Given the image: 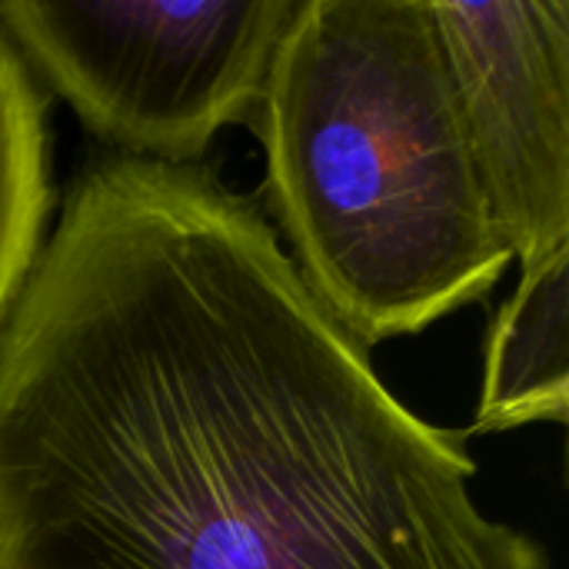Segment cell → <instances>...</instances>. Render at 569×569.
<instances>
[{
	"mask_svg": "<svg viewBox=\"0 0 569 569\" xmlns=\"http://www.w3.org/2000/svg\"><path fill=\"white\" fill-rule=\"evenodd\" d=\"M210 170L103 157L0 333V569H553Z\"/></svg>",
	"mask_w": 569,
	"mask_h": 569,
	"instance_id": "cell-1",
	"label": "cell"
},
{
	"mask_svg": "<svg viewBox=\"0 0 569 569\" xmlns=\"http://www.w3.org/2000/svg\"><path fill=\"white\" fill-rule=\"evenodd\" d=\"M253 127L287 257L367 350L487 300L513 263L427 0H300Z\"/></svg>",
	"mask_w": 569,
	"mask_h": 569,
	"instance_id": "cell-2",
	"label": "cell"
},
{
	"mask_svg": "<svg viewBox=\"0 0 569 569\" xmlns=\"http://www.w3.org/2000/svg\"><path fill=\"white\" fill-rule=\"evenodd\" d=\"M300 0H0V33L117 157L197 163L250 123Z\"/></svg>",
	"mask_w": 569,
	"mask_h": 569,
	"instance_id": "cell-3",
	"label": "cell"
},
{
	"mask_svg": "<svg viewBox=\"0 0 569 569\" xmlns=\"http://www.w3.org/2000/svg\"><path fill=\"white\" fill-rule=\"evenodd\" d=\"M490 217L520 273L569 247V3H433Z\"/></svg>",
	"mask_w": 569,
	"mask_h": 569,
	"instance_id": "cell-4",
	"label": "cell"
},
{
	"mask_svg": "<svg viewBox=\"0 0 569 569\" xmlns=\"http://www.w3.org/2000/svg\"><path fill=\"white\" fill-rule=\"evenodd\" d=\"M569 247L523 270L497 310L487 347L473 430L507 433L537 423L563 427L569 413Z\"/></svg>",
	"mask_w": 569,
	"mask_h": 569,
	"instance_id": "cell-5",
	"label": "cell"
},
{
	"mask_svg": "<svg viewBox=\"0 0 569 569\" xmlns=\"http://www.w3.org/2000/svg\"><path fill=\"white\" fill-rule=\"evenodd\" d=\"M47 97L0 33V333L50 230Z\"/></svg>",
	"mask_w": 569,
	"mask_h": 569,
	"instance_id": "cell-6",
	"label": "cell"
}]
</instances>
